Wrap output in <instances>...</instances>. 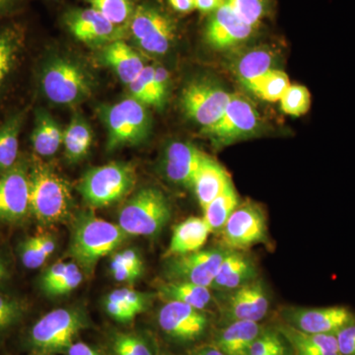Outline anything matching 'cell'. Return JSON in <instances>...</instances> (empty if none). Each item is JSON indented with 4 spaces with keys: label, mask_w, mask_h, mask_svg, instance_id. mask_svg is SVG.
<instances>
[{
    "label": "cell",
    "mask_w": 355,
    "mask_h": 355,
    "mask_svg": "<svg viewBox=\"0 0 355 355\" xmlns=\"http://www.w3.org/2000/svg\"><path fill=\"white\" fill-rule=\"evenodd\" d=\"M254 277L256 268L253 261L244 254L229 250L211 287L216 291H232L253 282Z\"/></svg>",
    "instance_id": "obj_21"
},
{
    "label": "cell",
    "mask_w": 355,
    "mask_h": 355,
    "mask_svg": "<svg viewBox=\"0 0 355 355\" xmlns=\"http://www.w3.org/2000/svg\"><path fill=\"white\" fill-rule=\"evenodd\" d=\"M154 87L157 96L159 108L164 106L170 89V76L165 67H154Z\"/></svg>",
    "instance_id": "obj_45"
},
{
    "label": "cell",
    "mask_w": 355,
    "mask_h": 355,
    "mask_svg": "<svg viewBox=\"0 0 355 355\" xmlns=\"http://www.w3.org/2000/svg\"><path fill=\"white\" fill-rule=\"evenodd\" d=\"M270 309V301L261 282H249L231 291L226 301V317L230 322H259Z\"/></svg>",
    "instance_id": "obj_19"
},
{
    "label": "cell",
    "mask_w": 355,
    "mask_h": 355,
    "mask_svg": "<svg viewBox=\"0 0 355 355\" xmlns=\"http://www.w3.org/2000/svg\"><path fill=\"white\" fill-rule=\"evenodd\" d=\"M133 99L146 105L158 108L157 96L154 87V67L146 65L139 76L128 84Z\"/></svg>",
    "instance_id": "obj_38"
},
{
    "label": "cell",
    "mask_w": 355,
    "mask_h": 355,
    "mask_svg": "<svg viewBox=\"0 0 355 355\" xmlns=\"http://www.w3.org/2000/svg\"><path fill=\"white\" fill-rule=\"evenodd\" d=\"M27 0H0V17L17 12Z\"/></svg>",
    "instance_id": "obj_51"
},
{
    "label": "cell",
    "mask_w": 355,
    "mask_h": 355,
    "mask_svg": "<svg viewBox=\"0 0 355 355\" xmlns=\"http://www.w3.org/2000/svg\"><path fill=\"white\" fill-rule=\"evenodd\" d=\"M228 251L224 248H214L168 258L166 279L211 287Z\"/></svg>",
    "instance_id": "obj_11"
},
{
    "label": "cell",
    "mask_w": 355,
    "mask_h": 355,
    "mask_svg": "<svg viewBox=\"0 0 355 355\" xmlns=\"http://www.w3.org/2000/svg\"><path fill=\"white\" fill-rule=\"evenodd\" d=\"M27 306L24 301L0 291V331L16 326L24 317Z\"/></svg>",
    "instance_id": "obj_39"
},
{
    "label": "cell",
    "mask_w": 355,
    "mask_h": 355,
    "mask_svg": "<svg viewBox=\"0 0 355 355\" xmlns=\"http://www.w3.org/2000/svg\"><path fill=\"white\" fill-rule=\"evenodd\" d=\"M137 183V172L130 163L112 162L89 170L78 186L84 202L103 209L128 196Z\"/></svg>",
    "instance_id": "obj_6"
},
{
    "label": "cell",
    "mask_w": 355,
    "mask_h": 355,
    "mask_svg": "<svg viewBox=\"0 0 355 355\" xmlns=\"http://www.w3.org/2000/svg\"><path fill=\"white\" fill-rule=\"evenodd\" d=\"M83 270L79 268V266L76 263H71L67 272L55 286H51L46 294L50 296H62L69 294L80 286L81 282H83Z\"/></svg>",
    "instance_id": "obj_41"
},
{
    "label": "cell",
    "mask_w": 355,
    "mask_h": 355,
    "mask_svg": "<svg viewBox=\"0 0 355 355\" xmlns=\"http://www.w3.org/2000/svg\"><path fill=\"white\" fill-rule=\"evenodd\" d=\"M291 327L306 334L336 335L340 329L355 321L354 316L345 307L296 309L288 315Z\"/></svg>",
    "instance_id": "obj_17"
},
{
    "label": "cell",
    "mask_w": 355,
    "mask_h": 355,
    "mask_svg": "<svg viewBox=\"0 0 355 355\" xmlns=\"http://www.w3.org/2000/svg\"><path fill=\"white\" fill-rule=\"evenodd\" d=\"M261 128V116L256 107L246 97L235 93L231 95L220 120L202 133L214 146L222 147L249 139L260 132Z\"/></svg>",
    "instance_id": "obj_10"
},
{
    "label": "cell",
    "mask_w": 355,
    "mask_h": 355,
    "mask_svg": "<svg viewBox=\"0 0 355 355\" xmlns=\"http://www.w3.org/2000/svg\"><path fill=\"white\" fill-rule=\"evenodd\" d=\"M62 20L70 34L88 46H105L128 35L127 28L113 24L91 7L69 9Z\"/></svg>",
    "instance_id": "obj_13"
},
{
    "label": "cell",
    "mask_w": 355,
    "mask_h": 355,
    "mask_svg": "<svg viewBox=\"0 0 355 355\" xmlns=\"http://www.w3.org/2000/svg\"><path fill=\"white\" fill-rule=\"evenodd\" d=\"M280 331L291 343L295 355H340L334 334H306L291 326L282 327Z\"/></svg>",
    "instance_id": "obj_27"
},
{
    "label": "cell",
    "mask_w": 355,
    "mask_h": 355,
    "mask_svg": "<svg viewBox=\"0 0 355 355\" xmlns=\"http://www.w3.org/2000/svg\"><path fill=\"white\" fill-rule=\"evenodd\" d=\"M238 196L233 184H229L226 190L214 198L203 209V219L207 222L210 232H221L229 217L238 207Z\"/></svg>",
    "instance_id": "obj_33"
},
{
    "label": "cell",
    "mask_w": 355,
    "mask_h": 355,
    "mask_svg": "<svg viewBox=\"0 0 355 355\" xmlns=\"http://www.w3.org/2000/svg\"><path fill=\"white\" fill-rule=\"evenodd\" d=\"M258 31L223 3L207 16L203 28V39L214 50H236L253 38Z\"/></svg>",
    "instance_id": "obj_14"
},
{
    "label": "cell",
    "mask_w": 355,
    "mask_h": 355,
    "mask_svg": "<svg viewBox=\"0 0 355 355\" xmlns=\"http://www.w3.org/2000/svg\"><path fill=\"white\" fill-rule=\"evenodd\" d=\"M280 109L284 113L293 116L307 114L312 104V96L307 87L298 84L289 86L279 100Z\"/></svg>",
    "instance_id": "obj_37"
},
{
    "label": "cell",
    "mask_w": 355,
    "mask_h": 355,
    "mask_svg": "<svg viewBox=\"0 0 355 355\" xmlns=\"http://www.w3.org/2000/svg\"><path fill=\"white\" fill-rule=\"evenodd\" d=\"M340 355H355V321L336 334Z\"/></svg>",
    "instance_id": "obj_46"
},
{
    "label": "cell",
    "mask_w": 355,
    "mask_h": 355,
    "mask_svg": "<svg viewBox=\"0 0 355 355\" xmlns=\"http://www.w3.org/2000/svg\"><path fill=\"white\" fill-rule=\"evenodd\" d=\"M23 43L24 34L20 27L14 25L0 27V93L17 67Z\"/></svg>",
    "instance_id": "obj_28"
},
{
    "label": "cell",
    "mask_w": 355,
    "mask_h": 355,
    "mask_svg": "<svg viewBox=\"0 0 355 355\" xmlns=\"http://www.w3.org/2000/svg\"><path fill=\"white\" fill-rule=\"evenodd\" d=\"M85 326L83 312L73 308H60L46 313L34 324L29 331L28 343L37 354L67 352Z\"/></svg>",
    "instance_id": "obj_8"
},
{
    "label": "cell",
    "mask_w": 355,
    "mask_h": 355,
    "mask_svg": "<svg viewBox=\"0 0 355 355\" xmlns=\"http://www.w3.org/2000/svg\"><path fill=\"white\" fill-rule=\"evenodd\" d=\"M110 270L116 282H123V284H133L144 275V272L113 260H111Z\"/></svg>",
    "instance_id": "obj_48"
},
{
    "label": "cell",
    "mask_w": 355,
    "mask_h": 355,
    "mask_svg": "<svg viewBox=\"0 0 355 355\" xmlns=\"http://www.w3.org/2000/svg\"><path fill=\"white\" fill-rule=\"evenodd\" d=\"M128 237L119 224L85 212L74 222L69 253L81 270L91 273L100 259L113 253Z\"/></svg>",
    "instance_id": "obj_2"
},
{
    "label": "cell",
    "mask_w": 355,
    "mask_h": 355,
    "mask_svg": "<svg viewBox=\"0 0 355 355\" xmlns=\"http://www.w3.org/2000/svg\"><path fill=\"white\" fill-rule=\"evenodd\" d=\"M231 95L214 79L200 77L190 81L184 88L182 108L188 118L202 127L203 132L220 120Z\"/></svg>",
    "instance_id": "obj_9"
},
{
    "label": "cell",
    "mask_w": 355,
    "mask_h": 355,
    "mask_svg": "<svg viewBox=\"0 0 355 355\" xmlns=\"http://www.w3.org/2000/svg\"><path fill=\"white\" fill-rule=\"evenodd\" d=\"M173 10L179 14H190L196 10L195 0H167Z\"/></svg>",
    "instance_id": "obj_52"
},
{
    "label": "cell",
    "mask_w": 355,
    "mask_h": 355,
    "mask_svg": "<svg viewBox=\"0 0 355 355\" xmlns=\"http://www.w3.org/2000/svg\"><path fill=\"white\" fill-rule=\"evenodd\" d=\"M284 347L286 345L282 342L279 334L275 333V331H266V333L263 331L254 340L251 349H250L249 355H263Z\"/></svg>",
    "instance_id": "obj_43"
},
{
    "label": "cell",
    "mask_w": 355,
    "mask_h": 355,
    "mask_svg": "<svg viewBox=\"0 0 355 355\" xmlns=\"http://www.w3.org/2000/svg\"><path fill=\"white\" fill-rule=\"evenodd\" d=\"M232 183L228 173L207 155L193 181V189L202 210Z\"/></svg>",
    "instance_id": "obj_24"
},
{
    "label": "cell",
    "mask_w": 355,
    "mask_h": 355,
    "mask_svg": "<svg viewBox=\"0 0 355 355\" xmlns=\"http://www.w3.org/2000/svg\"><path fill=\"white\" fill-rule=\"evenodd\" d=\"M221 234L229 250L240 251L254 246L266 237L265 214L254 203L238 205L222 228Z\"/></svg>",
    "instance_id": "obj_15"
},
{
    "label": "cell",
    "mask_w": 355,
    "mask_h": 355,
    "mask_svg": "<svg viewBox=\"0 0 355 355\" xmlns=\"http://www.w3.org/2000/svg\"><path fill=\"white\" fill-rule=\"evenodd\" d=\"M109 296L127 306L128 309L132 310L137 316L140 313L144 312L148 305V296L146 294L135 289L128 288V287L114 289Z\"/></svg>",
    "instance_id": "obj_42"
},
{
    "label": "cell",
    "mask_w": 355,
    "mask_h": 355,
    "mask_svg": "<svg viewBox=\"0 0 355 355\" xmlns=\"http://www.w3.org/2000/svg\"><path fill=\"white\" fill-rule=\"evenodd\" d=\"M210 233L203 217H189L174 228L171 241L165 253L166 258L200 251L207 243Z\"/></svg>",
    "instance_id": "obj_23"
},
{
    "label": "cell",
    "mask_w": 355,
    "mask_h": 355,
    "mask_svg": "<svg viewBox=\"0 0 355 355\" xmlns=\"http://www.w3.org/2000/svg\"><path fill=\"white\" fill-rule=\"evenodd\" d=\"M111 260L119 261V263L135 268L139 272H144V261L135 249H125L123 251L116 252L113 254Z\"/></svg>",
    "instance_id": "obj_49"
},
{
    "label": "cell",
    "mask_w": 355,
    "mask_h": 355,
    "mask_svg": "<svg viewBox=\"0 0 355 355\" xmlns=\"http://www.w3.org/2000/svg\"><path fill=\"white\" fill-rule=\"evenodd\" d=\"M67 355H101L86 343H73L67 350Z\"/></svg>",
    "instance_id": "obj_53"
},
{
    "label": "cell",
    "mask_w": 355,
    "mask_h": 355,
    "mask_svg": "<svg viewBox=\"0 0 355 355\" xmlns=\"http://www.w3.org/2000/svg\"><path fill=\"white\" fill-rule=\"evenodd\" d=\"M158 293L164 300L178 301L200 311L207 309L212 301L209 287L191 282L166 280L159 284Z\"/></svg>",
    "instance_id": "obj_29"
},
{
    "label": "cell",
    "mask_w": 355,
    "mask_h": 355,
    "mask_svg": "<svg viewBox=\"0 0 355 355\" xmlns=\"http://www.w3.org/2000/svg\"><path fill=\"white\" fill-rule=\"evenodd\" d=\"M104 304L109 316L113 318L114 321L125 324L130 323L137 317V315L132 310L128 309L127 306L116 299L110 297L109 295L105 299Z\"/></svg>",
    "instance_id": "obj_44"
},
{
    "label": "cell",
    "mask_w": 355,
    "mask_h": 355,
    "mask_svg": "<svg viewBox=\"0 0 355 355\" xmlns=\"http://www.w3.org/2000/svg\"><path fill=\"white\" fill-rule=\"evenodd\" d=\"M289 86L291 83L286 72L275 69L245 87L266 102H279Z\"/></svg>",
    "instance_id": "obj_35"
},
{
    "label": "cell",
    "mask_w": 355,
    "mask_h": 355,
    "mask_svg": "<svg viewBox=\"0 0 355 355\" xmlns=\"http://www.w3.org/2000/svg\"><path fill=\"white\" fill-rule=\"evenodd\" d=\"M146 107L130 97L100 109L107 130L109 153L121 147L137 146L146 140L153 127Z\"/></svg>",
    "instance_id": "obj_3"
},
{
    "label": "cell",
    "mask_w": 355,
    "mask_h": 355,
    "mask_svg": "<svg viewBox=\"0 0 355 355\" xmlns=\"http://www.w3.org/2000/svg\"><path fill=\"white\" fill-rule=\"evenodd\" d=\"M93 142L90 125L81 114H76L64 130L65 156L71 163L79 162L88 155Z\"/></svg>",
    "instance_id": "obj_31"
},
{
    "label": "cell",
    "mask_w": 355,
    "mask_h": 355,
    "mask_svg": "<svg viewBox=\"0 0 355 355\" xmlns=\"http://www.w3.org/2000/svg\"><path fill=\"white\" fill-rule=\"evenodd\" d=\"M70 265L71 263H62V261L53 263L43 273L41 277V287L44 293L64 277L69 270Z\"/></svg>",
    "instance_id": "obj_47"
},
{
    "label": "cell",
    "mask_w": 355,
    "mask_h": 355,
    "mask_svg": "<svg viewBox=\"0 0 355 355\" xmlns=\"http://www.w3.org/2000/svg\"><path fill=\"white\" fill-rule=\"evenodd\" d=\"M111 347L114 355H154L146 338L135 334H116Z\"/></svg>",
    "instance_id": "obj_40"
},
{
    "label": "cell",
    "mask_w": 355,
    "mask_h": 355,
    "mask_svg": "<svg viewBox=\"0 0 355 355\" xmlns=\"http://www.w3.org/2000/svg\"><path fill=\"white\" fill-rule=\"evenodd\" d=\"M31 141L35 153L41 157L55 155L64 142V132L46 110L40 108L35 112Z\"/></svg>",
    "instance_id": "obj_26"
},
{
    "label": "cell",
    "mask_w": 355,
    "mask_h": 355,
    "mask_svg": "<svg viewBox=\"0 0 355 355\" xmlns=\"http://www.w3.org/2000/svg\"><path fill=\"white\" fill-rule=\"evenodd\" d=\"M40 87L46 99L64 106L78 104L91 94V81L78 62L67 58L46 60L40 72Z\"/></svg>",
    "instance_id": "obj_7"
},
{
    "label": "cell",
    "mask_w": 355,
    "mask_h": 355,
    "mask_svg": "<svg viewBox=\"0 0 355 355\" xmlns=\"http://www.w3.org/2000/svg\"><path fill=\"white\" fill-rule=\"evenodd\" d=\"M224 3L245 23L258 30L275 11V0H224Z\"/></svg>",
    "instance_id": "obj_34"
},
{
    "label": "cell",
    "mask_w": 355,
    "mask_h": 355,
    "mask_svg": "<svg viewBox=\"0 0 355 355\" xmlns=\"http://www.w3.org/2000/svg\"><path fill=\"white\" fill-rule=\"evenodd\" d=\"M26 112L10 114L0 125V174L11 169L19 160V137Z\"/></svg>",
    "instance_id": "obj_30"
},
{
    "label": "cell",
    "mask_w": 355,
    "mask_h": 355,
    "mask_svg": "<svg viewBox=\"0 0 355 355\" xmlns=\"http://www.w3.org/2000/svg\"><path fill=\"white\" fill-rule=\"evenodd\" d=\"M195 3L196 10L200 11L202 15L209 16L224 3V0H195Z\"/></svg>",
    "instance_id": "obj_50"
},
{
    "label": "cell",
    "mask_w": 355,
    "mask_h": 355,
    "mask_svg": "<svg viewBox=\"0 0 355 355\" xmlns=\"http://www.w3.org/2000/svg\"><path fill=\"white\" fill-rule=\"evenodd\" d=\"M29 200L31 216L44 226L67 220L73 202L67 180L38 157L29 161Z\"/></svg>",
    "instance_id": "obj_1"
},
{
    "label": "cell",
    "mask_w": 355,
    "mask_h": 355,
    "mask_svg": "<svg viewBox=\"0 0 355 355\" xmlns=\"http://www.w3.org/2000/svg\"><path fill=\"white\" fill-rule=\"evenodd\" d=\"M57 244L49 233H38L20 243L18 254L21 263L28 270H36L55 252Z\"/></svg>",
    "instance_id": "obj_32"
},
{
    "label": "cell",
    "mask_w": 355,
    "mask_h": 355,
    "mask_svg": "<svg viewBox=\"0 0 355 355\" xmlns=\"http://www.w3.org/2000/svg\"><path fill=\"white\" fill-rule=\"evenodd\" d=\"M191 355H224L220 350L217 349L216 345H209V347H202V349L196 350Z\"/></svg>",
    "instance_id": "obj_55"
},
{
    "label": "cell",
    "mask_w": 355,
    "mask_h": 355,
    "mask_svg": "<svg viewBox=\"0 0 355 355\" xmlns=\"http://www.w3.org/2000/svg\"><path fill=\"white\" fill-rule=\"evenodd\" d=\"M240 53L231 60V70L244 86L275 69V51L270 46H254Z\"/></svg>",
    "instance_id": "obj_20"
},
{
    "label": "cell",
    "mask_w": 355,
    "mask_h": 355,
    "mask_svg": "<svg viewBox=\"0 0 355 355\" xmlns=\"http://www.w3.org/2000/svg\"><path fill=\"white\" fill-rule=\"evenodd\" d=\"M171 218V207L159 189L146 187L135 191L119 214V225L128 236L157 235Z\"/></svg>",
    "instance_id": "obj_5"
},
{
    "label": "cell",
    "mask_w": 355,
    "mask_h": 355,
    "mask_svg": "<svg viewBox=\"0 0 355 355\" xmlns=\"http://www.w3.org/2000/svg\"><path fill=\"white\" fill-rule=\"evenodd\" d=\"M178 32L177 20L158 4L147 1L135 6L128 28V34L140 50L156 57L170 51Z\"/></svg>",
    "instance_id": "obj_4"
},
{
    "label": "cell",
    "mask_w": 355,
    "mask_h": 355,
    "mask_svg": "<svg viewBox=\"0 0 355 355\" xmlns=\"http://www.w3.org/2000/svg\"><path fill=\"white\" fill-rule=\"evenodd\" d=\"M29 216V161L19 158L0 174V223H20Z\"/></svg>",
    "instance_id": "obj_12"
},
{
    "label": "cell",
    "mask_w": 355,
    "mask_h": 355,
    "mask_svg": "<svg viewBox=\"0 0 355 355\" xmlns=\"http://www.w3.org/2000/svg\"><path fill=\"white\" fill-rule=\"evenodd\" d=\"M119 27L128 28L137 4L132 0H84Z\"/></svg>",
    "instance_id": "obj_36"
},
{
    "label": "cell",
    "mask_w": 355,
    "mask_h": 355,
    "mask_svg": "<svg viewBox=\"0 0 355 355\" xmlns=\"http://www.w3.org/2000/svg\"><path fill=\"white\" fill-rule=\"evenodd\" d=\"M158 324L174 340L193 342L205 334L209 319L203 311L178 301H167L159 311Z\"/></svg>",
    "instance_id": "obj_16"
},
{
    "label": "cell",
    "mask_w": 355,
    "mask_h": 355,
    "mask_svg": "<svg viewBox=\"0 0 355 355\" xmlns=\"http://www.w3.org/2000/svg\"><path fill=\"white\" fill-rule=\"evenodd\" d=\"M102 58L125 85L132 83L146 67L139 53L123 40L103 46Z\"/></svg>",
    "instance_id": "obj_22"
},
{
    "label": "cell",
    "mask_w": 355,
    "mask_h": 355,
    "mask_svg": "<svg viewBox=\"0 0 355 355\" xmlns=\"http://www.w3.org/2000/svg\"><path fill=\"white\" fill-rule=\"evenodd\" d=\"M263 355H287L286 347H280L279 349L273 350L272 352H268V354Z\"/></svg>",
    "instance_id": "obj_56"
},
{
    "label": "cell",
    "mask_w": 355,
    "mask_h": 355,
    "mask_svg": "<svg viewBox=\"0 0 355 355\" xmlns=\"http://www.w3.org/2000/svg\"><path fill=\"white\" fill-rule=\"evenodd\" d=\"M207 157V154L190 142H172L166 148L163 162L166 177L173 183L193 188L197 173Z\"/></svg>",
    "instance_id": "obj_18"
},
{
    "label": "cell",
    "mask_w": 355,
    "mask_h": 355,
    "mask_svg": "<svg viewBox=\"0 0 355 355\" xmlns=\"http://www.w3.org/2000/svg\"><path fill=\"white\" fill-rule=\"evenodd\" d=\"M10 277V270H9L8 263L3 257L0 256V284L6 282Z\"/></svg>",
    "instance_id": "obj_54"
},
{
    "label": "cell",
    "mask_w": 355,
    "mask_h": 355,
    "mask_svg": "<svg viewBox=\"0 0 355 355\" xmlns=\"http://www.w3.org/2000/svg\"><path fill=\"white\" fill-rule=\"evenodd\" d=\"M261 333L258 322H231L219 331L214 345L224 355H249L252 345Z\"/></svg>",
    "instance_id": "obj_25"
}]
</instances>
